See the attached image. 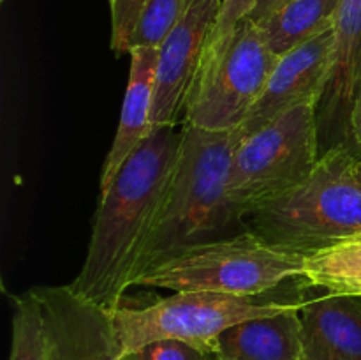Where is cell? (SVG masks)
I'll use <instances>...</instances> for the list:
<instances>
[{
  "instance_id": "11",
  "label": "cell",
  "mask_w": 361,
  "mask_h": 360,
  "mask_svg": "<svg viewBox=\"0 0 361 360\" xmlns=\"http://www.w3.org/2000/svg\"><path fill=\"white\" fill-rule=\"evenodd\" d=\"M331 44L334 28L277 56L267 87L238 127L240 134L247 136L303 102L319 101L326 83Z\"/></svg>"
},
{
  "instance_id": "7",
  "label": "cell",
  "mask_w": 361,
  "mask_h": 360,
  "mask_svg": "<svg viewBox=\"0 0 361 360\" xmlns=\"http://www.w3.org/2000/svg\"><path fill=\"white\" fill-rule=\"evenodd\" d=\"M277 62L250 20H243L221 49L203 59L185 106L183 124L207 131L238 129Z\"/></svg>"
},
{
  "instance_id": "10",
  "label": "cell",
  "mask_w": 361,
  "mask_h": 360,
  "mask_svg": "<svg viewBox=\"0 0 361 360\" xmlns=\"http://www.w3.org/2000/svg\"><path fill=\"white\" fill-rule=\"evenodd\" d=\"M360 85L361 0H341L335 14L326 83L317 101L321 154L331 148H351L356 152L351 134V115Z\"/></svg>"
},
{
  "instance_id": "6",
  "label": "cell",
  "mask_w": 361,
  "mask_h": 360,
  "mask_svg": "<svg viewBox=\"0 0 361 360\" xmlns=\"http://www.w3.org/2000/svg\"><path fill=\"white\" fill-rule=\"evenodd\" d=\"M302 300H256L210 292H173L147 304L111 311L123 355L155 341H182L215 355L222 332L243 321L274 316Z\"/></svg>"
},
{
  "instance_id": "19",
  "label": "cell",
  "mask_w": 361,
  "mask_h": 360,
  "mask_svg": "<svg viewBox=\"0 0 361 360\" xmlns=\"http://www.w3.org/2000/svg\"><path fill=\"white\" fill-rule=\"evenodd\" d=\"M147 0H109L111 16V49L118 55L129 53L134 30Z\"/></svg>"
},
{
  "instance_id": "3",
  "label": "cell",
  "mask_w": 361,
  "mask_h": 360,
  "mask_svg": "<svg viewBox=\"0 0 361 360\" xmlns=\"http://www.w3.org/2000/svg\"><path fill=\"white\" fill-rule=\"evenodd\" d=\"M358 157L351 148L321 154L303 182L250 210L245 228L270 246L305 256L360 235Z\"/></svg>"
},
{
  "instance_id": "24",
  "label": "cell",
  "mask_w": 361,
  "mask_h": 360,
  "mask_svg": "<svg viewBox=\"0 0 361 360\" xmlns=\"http://www.w3.org/2000/svg\"><path fill=\"white\" fill-rule=\"evenodd\" d=\"M356 296H358V295H356ZM360 299H361V296H360Z\"/></svg>"
},
{
  "instance_id": "2",
  "label": "cell",
  "mask_w": 361,
  "mask_h": 360,
  "mask_svg": "<svg viewBox=\"0 0 361 360\" xmlns=\"http://www.w3.org/2000/svg\"><path fill=\"white\" fill-rule=\"evenodd\" d=\"M183 131L178 161L137 277L190 247L231 236L228 233L238 224L245 228L228 194L233 154L242 140L240 131H207L189 124H183Z\"/></svg>"
},
{
  "instance_id": "9",
  "label": "cell",
  "mask_w": 361,
  "mask_h": 360,
  "mask_svg": "<svg viewBox=\"0 0 361 360\" xmlns=\"http://www.w3.org/2000/svg\"><path fill=\"white\" fill-rule=\"evenodd\" d=\"M41 304L53 360H129L111 311L67 286L32 288Z\"/></svg>"
},
{
  "instance_id": "5",
  "label": "cell",
  "mask_w": 361,
  "mask_h": 360,
  "mask_svg": "<svg viewBox=\"0 0 361 360\" xmlns=\"http://www.w3.org/2000/svg\"><path fill=\"white\" fill-rule=\"evenodd\" d=\"M321 157L317 102H303L242 136L233 154L228 194L242 219L307 179Z\"/></svg>"
},
{
  "instance_id": "8",
  "label": "cell",
  "mask_w": 361,
  "mask_h": 360,
  "mask_svg": "<svg viewBox=\"0 0 361 360\" xmlns=\"http://www.w3.org/2000/svg\"><path fill=\"white\" fill-rule=\"evenodd\" d=\"M222 0H190L185 13L157 48L152 129L175 127L185 115Z\"/></svg>"
},
{
  "instance_id": "14",
  "label": "cell",
  "mask_w": 361,
  "mask_h": 360,
  "mask_svg": "<svg viewBox=\"0 0 361 360\" xmlns=\"http://www.w3.org/2000/svg\"><path fill=\"white\" fill-rule=\"evenodd\" d=\"M302 302L222 332L215 360H303Z\"/></svg>"
},
{
  "instance_id": "16",
  "label": "cell",
  "mask_w": 361,
  "mask_h": 360,
  "mask_svg": "<svg viewBox=\"0 0 361 360\" xmlns=\"http://www.w3.org/2000/svg\"><path fill=\"white\" fill-rule=\"evenodd\" d=\"M296 284L303 289L361 296V233L309 254Z\"/></svg>"
},
{
  "instance_id": "13",
  "label": "cell",
  "mask_w": 361,
  "mask_h": 360,
  "mask_svg": "<svg viewBox=\"0 0 361 360\" xmlns=\"http://www.w3.org/2000/svg\"><path fill=\"white\" fill-rule=\"evenodd\" d=\"M130 67L118 129L113 138L99 180V193L104 191L127 159L152 131V104H154L155 69H157V48L134 46L129 49Z\"/></svg>"
},
{
  "instance_id": "17",
  "label": "cell",
  "mask_w": 361,
  "mask_h": 360,
  "mask_svg": "<svg viewBox=\"0 0 361 360\" xmlns=\"http://www.w3.org/2000/svg\"><path fill=\"white\" fill-rule=\"evenodd\" d=\"M9 360H53L41 304L32 289L13 299Z\"/></svg>"
},
{
  "instance_id": "18",
  "label": "cell",
  "mask_w": 361,
  "mask_h": 360,
  "mask_svg": "<svg viewBox=\"0 0 361 360\" xmlns=\"http://www.w3.org/2000/svg\"><path fill=\"white\" fill-rule=\"evenodd\" d=\"M189 2L190 0H147L134 30L130 48L134 46L159 48L169 30L185 13Z\"/></svg>"
},
{
  "instance_id": "23",
  "label": "cell",
  "mask_w": 361,
  "mask_h": 360,
  "mask_svg": "<svg viewBox=\"0 0 361 360\" xmlns=\"http://www.w3.org/2000/svg\"><path fill=\"white\" fill-rule=\"evenodd\" d=\"M356 175H358V179L361 182V157H358V161H356Z\"/></svg>"
},
{
  "instance_id": "4",
  "label": "cell",
  "mask_w": 361,
  "mask_h": 360,
  "mask_svg": "<svg viewBox=\"0 0 361 360\" xmlns=\"http://www.w3.org/2000/svg\"><path fill=\"white\" fill-rule=\"evenodd\" d=\"M305 260V254L270 246L245 228L161 261L145 270L134 286L256 299L286 281H298Z\"/></svg>"
},
{
  "instance_id": "21",
  "label": "cell",
  "mask_w": 361,
  "mask_h": 360,
  "mask_svg": "<svg viewBox=\"0 0 361 360\" xmlns=\"http://www.w3.org/2000/svg\"><path fill=\"white\" fill-rule=\"evenodd\" d=\"M289 2H291V0H257L256 6H254V9L250 11L247 20L252 21L254 25H261L263 21H267L271 14L277 13L281 7H284L286 4Z\"/></svg>"
},
{
  "instance_id": "1",
  "label": "cell",
  "mask_w": 361,
  "mask_h": 360,
  "mask_svg": "<svg viewBox=\"0 0 361 360\" xmlns=\"http://www.w3.org/2000/svg\"><path fill=\"white\" fill-rule=\"evenodd\" d=\"M183 126L154 127L99 193L87 256L71 288L108 311L133 288L183 141Z\"/></svg>"
},
{
  "instance_id": "20",
  "label": "cell",
  "mask_w": 361,
  "mask_h": 360,
  "mask_svg": "<svg viewBox=\"0 0 361 360\" xmlns=\"http://www.w3.org/2000/svg\"><path fill=\"white\" fill-rule=\"evenodd\" d=\"M129 360H215V355L182 341H155L127 355Z\"/></svg>"
},
{
  "instance_id": "22",
  "label": "cell",
  "mask_w": 361,
  "mask_h": 360,
  "mask_svg": "<svg viewBox=\"0 0 361 360\" xmlns=\"http://www.w3.org/2000/svg\"><path fill=\"white\" fill-rule=\"evenodd\" d=\"M351 134H353V143H355L356 152L361 155V85L358 88V95H356L355 108H353Z\"/></svg>"
},
{
  "instance_id": "15",
  "label": "cell",
  "mask_w": 361,
  "mask_h": 360,
  "mask_svg": "<svg viewBox=\"0 0 361 360\" xmlns=\"http://www.w3.org/2000/svg\"><path fill=\"white\" fill-rule=\"evenodd\" d=\"M341 0H291L257 27L268 48L281 56L334 28Z\"/></svg>"
},
{
  "instance_id": "12",
  "label": "cell",
  "mask_w": 361,
  "mask_h": 360,
  "mask_svg": "<svg viewBox=\"0 0 361 360\" xmlns=\"http://www.w3.org/2000/svg\"><path fill=\"white\" fill-rule=\"evenodd\" d=\"M321 292L302 300L303 360H361V299Z\"/></svg>"
}]
</instances>
